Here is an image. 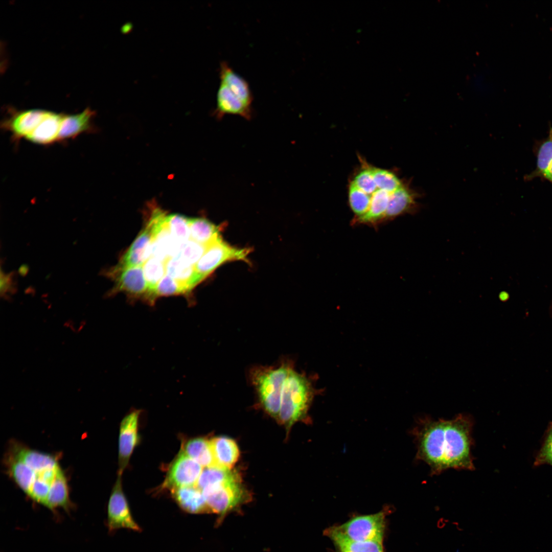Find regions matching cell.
<instances>
[{"label":"cell","instance_id":"cell-1","mask_svg":"<svg viewBox=\"0 0 552 552\" xmlns=\"http://www.w3.org/2000/svg\"><path fill=\"white\" fill-rule=\"evenodd\" d=\"M4 463L9 477L33 501L51 511L71 507L68 481L56 455L13 441Z\"/></svg>","mask_w":552,"mask_h":552},{"label":"cell","instance_id":"cell-2","mask_svg":"<svg viewBox=\"0 0 552 552\" xmlns=\"http://www.w3.org/2000/svg\"><path fill=\"white\" fill-rule=\"evenodd\" d=\"M472 429L470 418L463 415L451 420H421L413 430L417 458L433 474L448 469H474Z\"/></svg>","mask_w":552,"mask_h":552},{"label":"cell","instance_id":"cell-3","mask_svg":"<svg viewBox=\"0 0 552 552\" xmlns=\"http://www.w3.org/2000/svg\"><path fill=\"white\" fill-rule=\"evenodd\" d=\"M313 395L310 380L292 363L282 385L279 420L289 428L306 419Z\"/></svg>","mask_w":552,"mask_h":552},{"label":"cell","instance_id":"cell-4","mask_svg":"<svg viewBox=\"0 0 552 552\" xmlns=\"http://www.w3.org/2000/svg\"><path fill=\"white\" fill-rule=\"evenodd\" d=\"M292 363L285 360L275 366L258 365L249 370V380L261 406L275 418L280 413L282 385Z\"/></svg>","mask_w":552,"mask_h":552},{"label":"cell","instance_id":"cell-5","mask_svg":"<svg viewBox=\"0 0 552 552\" xmlns=\"http://www.w3.org/2000/svg\"><path fill=\"white\" fill-rule=\"evenodd\" d=\"M212 513L217 514L219 524L229 513L240 507L250 499L242 486L240 478L204 488L202 491Z\"/></svg>","mask_w":552,"mask_h":552},{"label":"cell","instance_id":"cell-6","mask_svg":"<svg viewBox=\"0 0 552 552\" xmlns=\"http://www.w3.org/2000/svg\"><path fill=\"white\" fill-rule=\"evenodd\" d=\"M389 509L372 514L355 516L347 522L330 529L340 536L354 541L383 542L385 519Z\"/></svg>","mask_w":552,"mask_h":552},{"label":"cell","instance_id":"cell-7","mask_svg":"<svg viewBox=\"0 0 552 552\" xmlns=\"http://www.w3.org/2000/svg\"><path fill=\"white\" fill-rule=\"evenodd\" d=\"M150 213L144 229L122 256L118 265L121 267L143 265L149 258L152 241L166 216V213L159 208H153Z\"/></svg>","mask_w":552,"mask_h":552},{"label":"cell","instance_id":"cell-8","mask_svg":"<svg viewBox=\"0 0 552 552\" xmlns=\"http://www.w3.org/2000/svg\"><path fill=\"white\" fill-rule=\"evenodd\" d=\"M249 249L239 248L224 241L221 237L208 245L207 248L195 265V270L203 281L223 263L232 261L248 262Z\"/></svg>","mask_w":552,"mask_h":552},{"label":"cell","instance_id":"cell-9","mask_svg":"<svg viewBox=\"0 0 552 552\" xmlns=\"http://www.w3.org/2000/svg\"><path fill=\"white\" fill-rule=\"evenodd\" d=\"M121 475L118 478L111 490L107 505V526L109 532L120 528H126L135 532L142 529L134 521L123 491Z\"/></svg>","mask_w":552,"mask_h":552},{"label":"cell","instance_id":"cell-10","mask_svg":"<svg viewBox=\"0 0 552 552\" xmlns=\"http://www.w3.org/2000/svg\"><path fill=\"white\" fill-rule=\"evenodd\" d=\"M107 275L115 283L112 292L123 291L135 297H142L147 301L149 291L145 280L143 265L121 267L117 265L110 269Z\"/></svg>","mask_w":552,"mask_h":552},{"label":"cell","instance_id":"cell-11","mask_svg":"<svg viewBox=\"0 0 552 552\" xmlns=\"http://www.w3.org/2000/svg\"><path fill=\"white\" fill-rule=\"evenodd\" d=\"M202 467L181 451L172 463L164 483V487L170 490L195 486Z\"/></svg>","mask_w":552,"mask_h":552},{"label":"cell","instance_id":"cell-12","mask_svg":"<svg viewBox=\"0 0 552 552\" xmlns=\"http://www.w3.org/2000/svg\"><path fill=\"white\" fill-rule=\"evenodd\" d=\"M140 410H134L122 420L119 439V471L122 475L139 442L138 425Z\"/></svg>","mask_w":552,"mask_h":552},{"label":"cell","instance_id":"cell-13","mask_svg":"<svg viewBox=\"0 0 552 552\" xmlns=\"http://www.w3.org/2000/svg\"><path fill=\"white\" fill-rule=\"evenodd\" d=\"M48 111L30 109L17 111L4 123L3 127L16 139H26L45 117Z\"/></svg>","mask_w":552,"mask_h":552},{"label":"cell","instance_id":"cell-14","mask_svg":"<svg viewBox=\"0 0 552 552\" xmlns=\"http://www.w3.org/2000/svg\"><path fill=\"white\" fill-rule=\"evenodd\" d=\"M419 197L418 193L404 183L391 196L384 221L405 214L416 213L420 208Z\"/></svg>","mask_w":552,"mask_h":552},{"label":"cell","instance_id":"cell-15","mask_svg":"<svg viewBox=\"0 0 552 552\" xmlns=\"http://www.w3.org/2000/svg\"><path fill=\"white\" fill-rule=\"evenodd\" d=\"M172 498L185 512L191 514L212 513L202 492L196 486L171 489Z\"/></svg>","mask_w":552,"mask_h":552},{"label":"cell","instance_id":"cell-16","mask_svg":"<svg viewBox=\"0 0 552 552\" xmlns=\"http://www.w3.org/2000/svg\"><path fill=\"white\" fill-rule=\"evenodd\" d=\"M215 112L220 118L226 114H233L248 120L251 118L252 111L251 107L246 105L226 85L220 82Z\"/></svg>","mask_w":552,"mask_h":552},{"label":"cell","instance_id":"cell-17","mask_svg":"<svg viewBox=\"0 0 552 552\" xmlns=\"http://www.w3.org/2000/svg\"><path fill=\"white\" fill-rule=\"evenodd\" d=\"M94 111L87 108L75 114H62L58 141L74 138L78 135L92 131Z\"/></svg>","mask_w":552,"mask_h":552},{"label":"cell","instance_id":"cell-18","mask_svg":"<svg viewBox=\"0 0 552 552\" xmlns=\"http://www.w3.org/2000/svg\"><path fill=\"white\" fill-rule=\"evenodd\" d=\"M219 76L220 82L226 85L246 105L251 107L253 96L248 82L243 78L225 61L221 62Z\"/></svg>","mask_w":552,"mask_h":552},{"label":"cell","instance_id":"cell-19","mask_svg":"<svg viewBox=\"0 0 552 552\" xmlns=\"http://www.w3.org/2000/svg\"><path fill=\"white\" fill-rule=\"evenodd\" d=\"M62 117V114L48 111L45 117L27 140L40 145H48L58 141Z\"/></svg>","mask_w":552,"mask_h":552},{"label":"cell","instance_id":"cell-20","mask_svg":"<svg viewBox=\"0 0 552 552\" xmlns=\"http://www.w3.org/2000/svg\"><path fill=\"white\" fill-rule=\"evenodd\" d=\"M166 273L186 287L190 291L202 281L197 273L195 266L178 256L166 261Z\"/></svg>","mask_w":552,"mask_h":552},{"label":"cell","instance_id":"cell-21","mask_svg":"<svg viewBox=\"0 0 552 552\" xmlns=\"http://www.w3.org/2000/svg\"><path fill=\"white\" fill-rule=\"evenodd\" d=\"M210 442L218 467L231 469L240 455L236 442L225 436L215 437Z\"/></svg>","mask_w":552,"mask_h":552},{"label":"cell","instance_id":"cell-22","mask_svg":"<svg viewBox=\"0 0 552 552\" xmlns=\"http://www.w3.org/2000/svg\"><path fill=\"white\" fill-rule=\"evenodd\" d=\"M324 534L333 542L336 552H384L383 542L352 541L340 536L329 527L324 531Z\"/></svg>","mask_w":552,"mask_h":552},{"label":"cell","instance_id":"cell-23","mask_svg":"<svg viewBox=\"0 0 552 552\" xmlns=\"http://www.w3.org/2000/svg\"><path fill=\"white\" fill-rule=\"evenodd\" d=\"M182 451L202 467H218L210 440L202 438L191 439L185 444Z\"/></svg>","mask_w":552,"mask_h":552},{"label":"cell","instance_id":"cell-24","mask_svg":"<svg viewBox=\"0 0 552 552\" xmlns=\"http://www.w3.org/2000/svg\"><path fill=\"white\" fill-rule=\"evenodd\" d=\"M536 166L531 173L524 176L526 180L540 177L544 179L552 163V127H550L547 136L537 144L536 147Z\"/></svg>","mask_w":552,"mask_h":552},{"label":"cell","instance_id":"cell-25","mask_svg":"<svg viewBox=\"0 0 552 552\" xmlns=\"http://www.w3.org/2000/svg\"><path fill=\"white\" fill-rule=\"evenodd\" d=\"M190 239L209 245L221 238L219 228L203 218H189Z\"/></svg>","mask_w":552,"mask_h":552},{"label":"cell","instance_id":"cell-26","mask_svg":"<svg viewBox=\"0 0 552 552\" xmlns=\"http://www.w3.org/2000/svg\"><path fill=\"white\" fill-rule=\"evenodd\" d=\"M239 478V474L231 469L219 467L204 468L195 486L202 491L206 487L221 484Z\"/></svg>","mask_w":552,"mask_h":552},{"label":"cell","instance_id":"cell-27","mask_svg":"<svg viewBox=\"0 0 552 552\" xmlns=\"http://www.w3.org/2000/svg\"><path fill=\"white\" fill-rule=\"evenodd\" d=\"M143 269L149 291L147 302L150 303L152 292L166 274V262L150 257L144 263Z\"/></svg>","mask_w":552,"mask_h":552},{"label":"cell","instance_id":"cell-28","mask_svg":"<svg viewBox=\"0 0 552 552\" xmlns=\"http://www.w3.org/2000/svg\"><path fill=\"white\" fill-rule=\"evenodd\" d=\"M189 218L178 214L167 215L165 218L172 237L180 244H184L190 240Z\"/></svg>","mask_w":552,"mask_h":552},{"label":"cell","instance_id":"cell-29","mask_svg":"<svg viewBox=\"0 0 552 552\" xmlns=\"http://www.w3.org/2000/svg\"><path fill=\"white\" fill-rule=\"evenodd\" d=\"M189 292L186 287L166 273L152 292L150 304L154 303L155 300L160 296L185 294Z\"/></svg>","mask_w":552,"mask_h":552},{"label":"cell","instance_id":"cell-30","mask_svg":"<svg viewBox=\"0 0 552 552\" xmlns=\"http://www.w3.org/2000/svg\"><path fill=\"white\" fill-rule=\"evenodd\" d=\"M349 198L351 208L356 215L355 218L361 217L367 212L370 205L369 197L352 182L349 188Z\"/></svg>","mask_w":552,"mask_h":552},{"label":"cell","instance_id":"cell-31","mask_svg":"<svg viewBox=\"0 0 552 552\" xmlns=\"http://www.w3.org/2000/svg\"><path fill=\"white\" fill-rule=\"evenodd\" d=\"M546 464L552 467V421L545 431L541 447L534 462L535 467Z\"/></svg>","mask_w":552,"mask_h":552},{"label":"cell","instance_id":"cell-32","mask_svg":"<svg viewBox=\"0 0 552 552\" xmlns=\"http://www.w3.org/2000/svg\"><path fill=\"white\" fill-rule=\"evenodd\" d=\"M208 245H203L190 239L185 243L179 254V257L187 263L195 266L205 251Z\"/></svg>","mask_w":552,"mask_h":552},{"label":"cell","instance_id":"cell-33","mask_svg":"<svg viewBox=\"0 0 552 552\" xmlns=\"http://www.w3.org/2000/svg\"><path fill=\"white\" fill-rule=\"evenodd\" d=\"M12 274L3 273L2 271L1 273V295H6L8 292L13 289Z\"/></svg>","mask_w":552,"mask_h":552},{"label":"cell","instance_id":"cell-34","mask_svg":"<svg viewBox=\"0 0 552 552\" xmlns=\"http://www.w3.org/2000/svg\"><path fill=\"white\" fill-rule=\"evenodd\" d=\"M449 521L448 519H445L444 518L439 519L437 522V527L439 528H443L446 526V523Z\"/></svg>","mask_w":552,"mask_h":552},{"label":"cell","instance_id":"cell-35","mask_svg":"<svg viewBox=\"0 0 552 552\" xmlns=\"http://www.w3.org/2000/svg\"><path fill=\"white\" fill-rule=\"evenodd\" d=\"M545 179L549 181L552 183V163L548 168Z\"/></svg>","mask_w":552,"mask_h":552}]
</instances>
